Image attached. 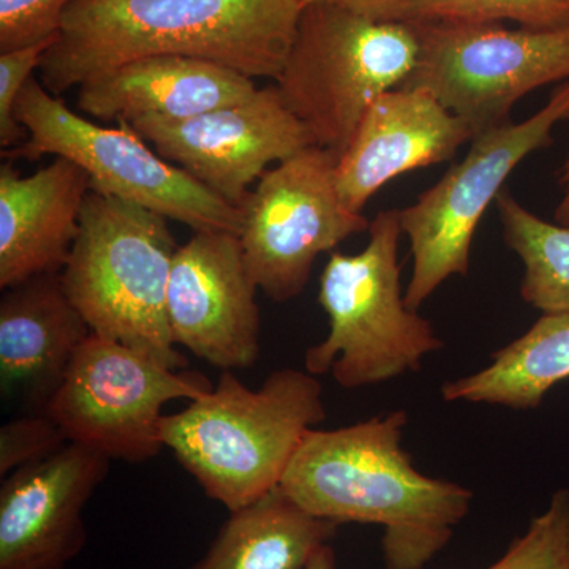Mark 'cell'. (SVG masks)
<instances>
[{"instance_id": "cell-1", "label": "cell", "mask_w": 569, "mask_h": 569, "mask_svg": "<svg viewBox=\"0 0 569 569\" xmlns=\"http://www.w3.org/2000/svg\"><path fill=\"white\" fill-rule=\"evenodd\" d=\"M301 0H74L41 58L52 96L151 56L220 63L277 80L293 44Z\"/></svg>"}, {"instance_id": "cell-2", "label": "cell", "mask_w": 569, "mask_h": 569, "mask_svg": "<svg viewBox=\"0 0 569 569\" xmlns=\"http://www.w3.org/2000/svg\"><path fill=\"white\" fill-rule=\"evenodd\" d=\"M406 411L339 429H312L279 489L298 507L337 526L383 527L387 569H422L467 518L473 492L426 477L402 447Z\"/></svg>"}, {"instance_id": "cell-3", "label": "cell", "mask_w": 569, "mask_h": 569, "mask_svg": "<svg viewBox=\"0 0 569 569\" xmlns=\"http://www.w3.org/2000/svg\"><path fill=\"white\" fill-rule=\"evenodd\" d=\"M325 419L323 387L307 370H276L257 389L223 370L211 391L164 415L160 432L206 496L234 512L279 488L307 433Z\"/></svg>"}, {"instance_id": "cell-4", "label": "cell", "mask_w": 569, "mask_h": 569, "mask_svg": "<svg viewBox=\"0 0 569 569\" xmlns=\"http://www.w3.org/2000/svg\"><path fill=\"white\" fill-rule=\"evenodd\" d=\"M178 249L167 217L91 190L62 282L92 335L183 370L167 312Z\"/></svg>"}, {"instance_id": "cell-5", "label": "cell", "mask_w": 569, "mask_h": 569, "mask_svg": "<svg viewBox=\"0 0 569 569\" xmlns=\"http://www.w3.org/2000/svg\"><path fill=\"white\" fill-rule=\"evenodd\" d=\"M369 234L361 252L329 254L318 293L329 332L305 359L307 372L331 373L346 389L418 370L427 355L443 347L432 323L407 306L397 258L399 211L378 213Z\"/></svg>"}, {"instance_id": "cell-6", "label": "cell", "mask_w": 569, "mask_h": 569, "mask_svg": "<svg viewBox=\"0 0 569 569\" xmlns=\"http://www.w3.org/2000/svg\"><path fill=\"white\" fill-rule=\"evenodd\" d=\"M418 52L413 21L307 3L276 88L316 146L340 157L370 104L410 77Z\"/></svg>"}, {"instance_id": "cell-7", "label": "cell", "mask_w": 569, "mask_h": 569, "mask_svg": "<svg viewBox=\"0 0 569 569\" xmlns=\"http://www.w3.org/2000/svg\"><path fill=\"white\" fill-rule=\"evenodd\" d=\"M17 118L29 138L3 151V159L36 162L43 156L66 157L89 174L92 192L140 204L193 231L241 233V209L164 160L129 122L103 127L88 121L36 77L22 89Z\"/></svg>"}, {"instance_id": "cell-8", "label": "cell", "mask_w": 569, "mask_h": 569, "mask_svg": "<svg viewBox=\"0 0 569 569\" xmlns=\"http://www.w3.org/2000/svg\"><path fill=\"white\" fill-rule=\"evenodd\" d=\"M413 24L418 59L400 88L426 89L475 137L508 123L527 93L569 81V31L509 29L501 22Z\"/></svg>"}, {"instance_id": "cell-9", "label": "cell", "mask_w": 569, "mask_h": 569, "mask_svg": "<svg viewBox=\"0 0 569 569\" xmlns=\"http://www.w3.org/2000/svg\"><path fill=\"white\" fill-rule=\"evenodd\" d=\"M563 121H569V81L527 121L475 137L462 162L419 194L417 203L399 211L400 230L413 257L406 290L410 309L418 310L449 277L467 276L482 216L496 203L509 174L530 153L548 148L552 130Z\"/></svg>"}, {"instance_id": "cell-10", "label": "cell", "mask_w": 569, "mask_h": 569, "mask_svg": "<svg viewBox=\"0 0 569 569\" xmlns=\"http://www.w3.org/2000/svg\"><path fill=\"white\" fill-rule=\"evenodd\" d=\"M212 388L203 373L168 369L133 348L91 335L43 411L70 443L110 460L141 463L164 448V406L200 399Z\"/></svg>"}, {"instance_id": "cell-11", "label": "cell", "mask_w": 569, "mask_h": 569, "mask_svg": "<svg viewBox=\"0 0 569 569\" xmlns=\"http://www.w3.org/2000/svg\"><path fill=\"white\" fill-rule=\"evenodd\" d=\"M337 160L320 146H309L266 171L239 208L247 271L274 302L305 291L321 253L369 231V220L340 198Z\"/></svg>"}, {"instance_id": "cell-12", "label": "cell", "mask_w": 569, "mask_h": 569, "mask_svg": "<svg viewBox=\"0 0 569 569\" xmlns=\"http://www.w3.org/2000/svg\"><path fill=\"white\" fill-rule=\"evenodd\" d=\"M130 127L164 160L182 168L228 204L241 208L250 186L271 163L316 146L305 123L284 107L276 86L242 103L192 118H140Z\"/></svg>"}, {"instance_id": "cell-13", "label": "cell", "mask_w": 569, "mask_h": 569, "mask_svg": "<svg viewBox=\"0 0 569 569\" xmlns=\"http://www.w3.org/2000/svg\"><path fill=\"white\" fill-rule=\"evenodd\" d=\"M241 239L194 231L176 250L167 312L174 346L216 369L246 370L260 356L261 317Z\"/></svg>"}, {"instance_id": "cell-14", "label": "cell", "mask_w": 569, "mask_h": 569, "mask_svg": "<svg viewBox=\"0 0 569 569\" xmlns=\"http://www.w3.org/2000/svg\"><path fill=\"white\" fill-rule=\"evenodd\" d=\"M110 459L69 443L2 478L0 569H66L84 549L86 505Z\"/></svg>"}, {"instance_id": "cell-15", "label": "cell", "mask_w": 569, "mask_h": 569, "mask_svg": "<svg viewBox=\"0 0 569 569\" xmlns=\"http://www.w3.org/2000/svg\"><path fill=\"white\" fill-rule=\"evenodd\" d=\"M473 130L426 89L396 88L370 104L337 160V189L350 211L362 213L367 201L397 176L448 162Z\"/></svg>"}, {"instance_id": "cell-16", "label": "cell", "mask_w": 569, "mask_h": 569, "mask_svg": "<svg viewBox=\"0 0 569 569\" xmlns=\"http://www.w3.org/2000/svg\"><path fill=\"white\" fill-rule=\"evenodd\" d=\"M2 291L0 395L26 413L43 411L91 328L67 296L62 272L31 277Z\"/></svg>"}, {"instance_id": "cell-17", "label": "cell", "mask_w": 569, "mask_h": 569, "mask_svg": "<svg viewBox=\"0 0 569 569\" xmlns=\"http://www.w3.org/2000/svg\"><path fill=\"white\" fill-rule=\"evenodd\" d=\"M91 178L66 157L31 176L0 167V288L62 272L80 233Z\"/></svg>"}, {"instance_id": "cell-18", "label": "cell", "mask_w": 569, "mask_h": 569, "mask_svg": "<svg viewBox=\"0 0 569 569\" xmlns=\"http://www.w3.org/2000/svg\"><path fill=\"white\" fill-rule=\"evenodd\" d=\"M253 78L220 63L183 56H151L123 63L80 86L78 110L103 122L192 118L246 102Z\"/></svg>"}, {"instance_id": "cell-19", "label": "cell", "mask_w": 569, "mask_h": 569, "mask_svg": "<svg viewBox=\"0 0 569 569\" xmlns=\"http://www.w3.org/2000/svg\"><path fill=\"white\" fill-rule=\"evenodd\" d=\"M337 527L309 515L277 488L230 512L203 559L190 569H306Z\"/></svg>"}, {"instance_id": "cell-20", "label": "cell", "mask_w": 569, "mask_h": 569, "mask_svg": "<svg viewBox=\"0 0 569 569\" xmlns=\"http://www.w3.org/2000/svg\"><path fill=\"white\" fill-rule=\"evenodd\" d=\"M568 378L569 312L542 313L526 335L493 353L488 367L447 381L441 396L447 402L533 410Z\"/></svg>"}, {"instance_id": "cell-21", "label": "cell", "mask_w": 569, "mask_h": 569, "mask_svg": "<svg viewBox=\"0 0 569 569\" xmlns=\"http://www.w3.org/2000/svg\"><path fill=\"white\" fill-rule=\"evenodd\" d=\"M496 204L505 242L522 260L523 301L542 313L569 312V227L539 219L505 189Z\"/></svg>"}, {"instance_id": "cell-22", "label": "cell", "mask_w": 569, "mask_h": 569, "mask_svg": "<svg viewBox=\"0 0 569 569\" xmlns=\"http://www.w3.org/2000/svg\"><path fill=\"white\" fill-rule=\"evenodd\" d=\"M515 22L530 31H569V0H411L403 21Z\"/></svg>"}, {"instance_id": "cell-23", "label": "cell", "mask_w": 569, "mask_h": 569, "mask_svg": "<svg viewBox=\"0 0 569 569\" xmlns=\"http://www.w3.org/2000/svg\"><path fill=\"white\" fill-rule=\"evenodd\" d=\"M488 569H569V489L557 490L548 509Z\"/></svg>"}, {"instance_id": "cell-24", "label": "cell", "mask_w": 569, "mask_h": 569, "mask_svg": "<svg viewBox=\"0 0 569 569\" xmlns=\"http://www.w3.org/2000/svg\"><path fill=\"white\" fill-rule=\"evenodd\" d=\"M69 443L62 427L44 411L11 418L0 427V478L50 458Z\"/></svg>"}, {"instance_id": "cell-25", "label": "cell", "mask_w": 569, "mask_h": 569, "mask_svg": "<svg viewBox=\"0 0 569 569\" xmlns=\"http://www.w3.org/2000/svg\"><path fill=\"white\" fill-rule=\"evenodd\" d=\"M74 0H0V52L58 39Z\"/></svg>"}, {"instance_id": "cell-26", "label": "cell", "mask_w": 569, "mask_h": 569, "mask_svg": "<svg viewBox=\"0 0 569 569\" xmlns=\"http://www.w3.org/2000/svg\"><path fill=\"white\" fill-rule=\"evenodd\" d=\"M54 41H41L21 50L0 52V146L7 151L29 138L28 129L17 118L18 99Z\"/></svg>"}, {"instance_id": "cell-27", "label": "cell", "mask_w": 569, "mask_h": 569, "mask_svg": "<svg viewBox=\"0 0 569 569\" xmlns=\"http://www.w3.org/2000/svg\"><path fill=\"white\" fill-rule=\"evenodd\" d=\"M307 3H332L362 17L380 21H403L411 0H301Z\"/></svg>"}, {"instance_id": "cell-28", "label": "cell", "mask_w": 569, "mask_h": 569, "mask_svg": "<svg viewBox=\"0 0 569 569\" xmlns=\"http://www.w3.org/2000/svg\"><path fill=\"white\" fill-rule=\"evenodd\" d=\"M561 183H563V198H561L560 204L556 209L557 223L569 227V157L565 162L563 174H561Z\"/></svg>"}, {"instance_id": "cell-29", "label": "cell", "mask_w": 569, "mask_h": 569, "mask_svg": "<svg viewBox=\"0 0 569 569\" xmlns=\"http://www.w3.org/2000/svg\"><path fill=\"white\" fill-rule=\"evenodd\" d=\"M306 569H337L336 553L331 546H321V548L313 553Z\"/></svg>"}]
</instances>
